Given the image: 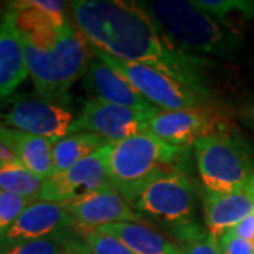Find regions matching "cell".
<instances>
[{"label": "cell", "mask_w": 254, "mask_h": 254, "mask_svg": "<svg viewBox=\"0 0 254 254\" xmlns=\"http://www.w3.org/2000/svg\"><path fill=\"white\" fill-rule=\"evenodd\" d=\"M91 51L95 58L108 64L126 78L131 86L157 109L184 110L218 102L212 92L195 89L148 65L122 61L92 47Z\"/></svg>", "instance_id": "6"}, {"label": "cell", "mask_w": 254, "mask_h": 254, "mask_svg": "<svg viewBox=\"0 0 254 254\" xmlns=\"http://www.w3.org/2000/svg\"><path fill=\"white\" fill-rule=\"evenodd\" d=\"M78 229H96L122 222H141L131 203L115 188L98 190L64 203Z\"/></svg>", "instance_id": "12"}, {"label": "cell", "mask_w": 254, "mask_h": 254, "mask_svg": "<svg viewBox=\"0 0 254 254\" xmlns=\"http://www.w3.org/2000/svg\"><path fill=\"white\" fill-rule=\"evenodd\" d=\"M20 36L28 75L38 95L66 105L68 92L85 75L93 57L72 18Z\"/></svg>", "instance_id": "2"}, {"label": "cell", "mask_w": 254, "mask_h": 254, "mask_svg": "<svg viewBox=\"0 0 254 254\" xmlns=\"http://www.w3.org/2000/svg\"><path fill=\"white\" fill-rule=\"evenodd\" d=\"M73 226L75 223L64 203L34 200L0 239V246L36 240Z\"/></svg>", "instance_id": "13"}, {"label": "cell", "mask_w": 254, "mask_h": 254, "mask_svg": "<svg viewBox=\"0 0 254 254\" xmlns=\"http://www.w3.org/2000/svg\"><path fill=\"white\" fill-rule=\"evenodd\" d=\"M46 180L28 171L20 163L0 165V190L36 200Z\"/></svg>", "instance_id": "21"}, {"label": "cell", "mask_w": 254, "mask_h": 254, "mask_svg": "<svg viewBox=\"0 0 254 254\" xmlns=\"http://www.w3.org/2000/svg\"><path fill=\"white\" fill-rule=\"evenodd\" d=\"M72 21L88 44L122 61L148 65L195 89L205 83L206 58L177 51L137 1L76 0L69 4Z\"/></svg>", "instance_id": "1"}, {"label": "cell", "mask_w": 254, "mask_h": 254, "mask_svg": "<svg viewBox=\"0 0 254 254\" xmlns=\"http://www.w3.org/2000/svg\"><path fill=\"white\" fill-rule=\"evenodd\" d=\"M233 130H239L235 112L219 102L184 110H160L147 126V133L177 147H190L202 137Z\"/></svg>", "instance_id": "7"}, {"label": "cell", "mask_w": 254, "mask_h": 254, "mask_svg": "<svg viewBox=\"0 0 254 254\" xmlns=\"http://www.w3.org/2000/svg\"><path fill=\"white\" fill-rule=\"evenodd\" d=\"M0 140L14 151L18 163L37 177L48 180L54 174L53 148L55 141L44 137L23 133L0 123Z\"/></svg>", "instance_id": "17"}, {"label": "cell", "mask_w": 254, "mask_h": 254, "mask_svg": "<svg viewBox=\"0 0 254 254\" xmlns=\"http://www.w3.org/2000/svg\"><path fill=\"white\" fill-rule=\"evenodd\" d=\"M109 143L76 163L69 170L46 180L36 200L66 203L98 190L113 188L108 168Z\"/></svg>", "instance_id": "10"}, {"label": "cell", "mask_w": 254, "mask_h": 254, "mask_svg": "<svg viewBox=\"0 0 254 254\" xmlns=\"http://www.w3.org/2000/svg\"><path fill=\"white\" fill-rule=\"evenodd\" d=\"M33 202L34 200L0 190V239L6 235L23 210Z\"/></svg>", "instance_id": "25"}, {"label": "cell", "mask_w": 254, "mask_h": 254, "mask_svg": "<svg viewBox=\"0 0 254 254\" xmlns=\"http://www.w3.org/2000/svg\"><path fill=\"white\" fill-rule=\"evenodd\" d=\"M236 116L243 125L254 130V93L247 96L235 112Z\"/></svg>", "instance_id": "27"}, {"label": "cell", "mask_w": 254, "mask_h": 254, "mask_svg": "<svg viewBox=\"0 0 254 254\" xmlns=\"http://www.w3.org/2000/svg\"><path fill=\"white\" fill-rule=\"evenodd\" d=\"M180 243L181 254H222L218 240L196 222L170 230Z\"/></svg>", "instance_id": "22"}, {"label": "cell", "mask_w": 254, "mask_h": 254, "mask_svg": "<svg viewBox=\"0 0 254 254\" xmlns=\"http://www.w3.org/2000/svg\"><path fill=\"white\" fill-rule=\"evenodd\" d=\"M109 141L95 133L79 131L60 138L53 148V165L54 174L69 170L76 163L93 154Z\"/></svg>", "instance_id": "19"}, {"label": "cell", "mask_w": 254, "mask_h": 254, "mask_svg": "<svg viewBox=\"0 0 254 254\" xmlns=\"http://www.w3.org/2000/svg\"><path fill=\"white\" fill-rule=\"evenodd\" d=\"M27 76L21 36L6 10L0 14V100L9 99Z\"/></svg>", "instance_id": "15"}, {"label": "cell", "mask_w": 254, "mask_h": 254, "mask_svg": "<svg viewBox=\"0 0 254 254\" xmlns=\"http://www.w3.org/2000/svg\"><path fill=\"white\" fill-rule=\"evenodd\" d=\"M200 181L208 192L230 193L245 190L253 174L250 145L239 130L202 137L193 143Z\"/></svg>", "instance_id": "5"}, {"label": "cell", "mask_w": 254, "mask_h": 254, "mask_svg": "<svg viewBox=\"0 0 254 254\" xmlns=\"http://www.w3.org/2000/svg\"><path fill=\"white\" fill-rule=\"evenodd\" d=\"M193 4L237 34L239 28L254 16L253 0H196Z\"/></svg>", "instance_id": "20"}, {"label": "cell", "mask_w": 254, "mask_h": 254, "mask_svg": "<svg viewBox=\"0 0 254 254\" xmlns=\"http://www.w3.org/2000/svg\"><path fill=\"white\" fill-rule=\"evenodd\" d=\"M188 147L168 144L151 133H141L126 140L109 143L108 168L113 188L130 203L154 178L185 165Z\"/></svg>", "instance_id": "4"}, {"label": "cell", "mask_w": 254, "mask_h": 254, "mask_svg": "<svg viewBox=\"0 0 254 254\" xmlns=\"http://www.w3.org/2000/svg\"><path fill=\"white\" fill-rule=\"evenodd\" d=\"M218 245L222 254H254L252 243L237 236L233 230H227L219 237Z\"/></svg>", "instance_id": "26"}, {"label": "cell", "mask_w": 254, "mask_h": 254, "mask_svg": "<svg viewBox=\"0 0 254 254\" xmlns=\"http://www.w3.org/2000/svg\"><path fill=\"white\" fill-rule=\"evenodd\" d=\"M154 115L92 98L83 105L81 115L73 120L68 134L88 131L103 137L109 143H116L147 133L148 122Z\"/></svg>", "instance_id": "11"}, {"label": "cell", "mask_w": 254, "mask_h": 254, "mask_svg": "<svg viewBox=\"0 0 254 254\" xmlns=\"http://www.w3.org/2000/svg\"><path fill=\"white\" fill-rule=\"evenodd\" d=\"M250 243H252V246H253V249H254V236H253V239L250 240Z\"/></svg>", "instance_id": "31"}, {"label": "cell", "mask_w": 254, "mask_h": 254, "mask_svg": "<svg viewBox=\"0 0 254 254\" xmlns=\"http://www.w3.org/2000/svg\"><path fill=\"white\" fill-rule=\"evenodd\" d=\"M83 83L85 88L95 95V99L145 113L160 112V109L143 98L126 78L95 57H92L89 66L83 75Z\"/></svg>", "instance_id": "14"}, {"label": "cell", "mask_w": 254, "mask_h": 254, "mask_svg": "<svg viewBox=\"0 0 254 254\" xmlns=\"http://www.w3.org/2000/svg\"><path fill=\"white\" fill-rule=\"evenodd\" d=\"M73 115L66 105L43 96H10L0 105V123L23 133L58 141L68 136Z\"/></svg>", "instance_id": "9"}, {"label": "cell", "mask_w": 254, "mask_h": 254, "mask_svg": "<svg viewBox=\"0 0 254 254\" xmlns=\"http://www.w3.org/2000/svg\"><path fill=\"white\" fill-rule=\"evenodd\" d=\"M76 235L72 227L65 229L36 240L0 246V254H60Z\"/></svg>", "instance_id": "23"}, {"label": "cell", "mask_w": 254, "mask_h": 254, "mask_svg": "<svg viewBox=\"0 0 254 254\" xmlns=\"http://www.w3.org/2000/svg\"><path fill=\"white\" fill-rule=\"evenodd\" d=\"M131 206L141 218H150L170 230L193 222L195 193L188 177L181 171L154 178L137 193Z\"/></svg>", "instance_id": "8"}, {"label": "cell", "mask_w": 254, "mask_h": 254, "mask_svg": "<svg viewBox=\"0 0 254 254\" xmlns=\"http://www.w3.org/2000/svg\"><path fill=\"white\" fill-rule=\"evenodd\" d=\"M137 3L170 46L180 53L198 58H230L240 47V34L196 7L193 1L151 0Z\"/></svg>", "instance_id": "3"}, {"label": "cell", "mask_w": 254, "mask_h": 254, "mask_svg": "<svg viewBox=\"0 0 254 254\" xmlns=\"http://www.w3.org/2000/svg\"><path fill=\"white\" fill-rule=\"evenodd\" d=\"M78 233L88 245L91 254H134L119 239L95 229H78Z\"/></svg>", "instance_id": "24"}, {"label": "cell", "mask_w": 254, "mask_h": 254, "mask_svg": "<svg viewBox=\"0 0 254 254\" xmlns=\"http://www.w3.org/2000/svg\"><path fill=\"white\" fill-rule=\"evenodd\" d=\"M205 225L218 240L227 230H232L243 219L254 213V200L245 190L230 193H212L203 199Z\"/></svg>", "instance_id": "16"}, {"label": "cell", "mask_w": 254, "mask_h": 254, "mask_svg": "<svg viewBox=\"0 0 254 254\" xmlns=\"http://www.w3.org/2000/svg\"><path fill=\"white\" fill-rule=\"evenodd\" d=\"M60 254H91V250L85 240L76 235Z\"/></svg>", "instance_id": "29"}, {"label": "cell", "mask_w": 254, "mask_h": 254, "mask_svg": "<svg viewBox=\"0 0 254 254\" xmlns=\"http://www.w3.org/2000/svg\"><path fill=\"white\" fill-rule=\"evenodd\" d=\"M95 230L116 237L134 254H181L180 246L143 222L112 223Z\"/></svg>", "instance_id": "18"}, {"label": "cell", "mask_w": 254, "mask_h": 254, "mask_svg": "<svg viewBox=\"0 0 254 254\" xmlns=\"http://www.w3.org/2000/svg\"><path fill=\"white\" fill-rule=\"evenodd\" d=\"M245 190L250 195V198L254 200V171L253 174L250 175V178H249V181H247V184H246L245 187Z\"/></svg>", "instance_id": "30"}, {"label": "cell", "mask_w": 254, "mask_h": 254, "mask_svg": "<svg viewBox=\"0 0 254 254\" xmlns=\"http://www.w3.org/2000/svg\"><path fill=\"white\" fill-rule=\"evenodd\" d=\"M237 236H240L242 239H245L247 242H250L254 236V213H252L250 216H247L243 219L237 226L232 229Z\"/></svg>", "instance_id": "28"}]
</instances>
